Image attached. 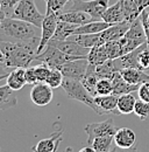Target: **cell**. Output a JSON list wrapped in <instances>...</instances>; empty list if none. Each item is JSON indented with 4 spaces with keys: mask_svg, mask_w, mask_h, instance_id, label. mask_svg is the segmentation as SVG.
<instances>
[{
    "mask_svg": "<svg viewBox=\"0 0 149 152\" xmlns=\"http://www.w3.org/2000/svg\"><path fill=\"white\" fill-rule=\"evenodd\" d=\"M40 28L33 23L13 17H4L0 19V41L2 42H30L41 41L38 35Z\"/></svg>",
    "mask_w": 149,
    "mask_h": 152,
    "instance_id": "cell-1",
    "label": "cell"
},
{
    "mask_svg": "<svg viewBox=\"0 0 149 152\" xmlns=\"http://www.w3.org/2000/svg\"><path fill=\"white\" fill-rule=\"evenodd\" d=\"M40 41L30 42H2L0 41V50L6 57L7 66L12 69L28 68L37 55Z\"/></svg>",
    "mask_w": 149,
    "mask_h": 152,
    "instance_id": "cell-2",
    "label": "cell"
},
{
    "mask_svg": "<svg viewBox=\"0 0 149 152\" xmlns=\"http://www.w3.org/2000/svg\"><path fill=\"white\" fill-rule=\"evenodd\" d=\"M62 88L65 91V94L68 97H70L71 99L78 101L84 103L85 105H88L89 108H91L95 114L104 115L103 111L98 108V105L94 102V97H93L84 87V84L82 83V81L79 80H74V78H64L63 83H62Z\"/></svg>",
    "mask_w": 149,
    "mask_h": 152,
    "instance_id": "cell-3",
    "label": "cell"
},
{
    "mask_svg": "<svg viewBox=\"0 0 149 152\" xmlns=\"http://www.w3.org/2000/svg\"><path fill=\"white\" fill-rule=\"evenodd\" d=\"M119 42H120V46H121L124 54L129 53V52L139 48L140 46H142L143 43L147 42L146 33H145L140 17L130 23L128 31L126 32V34L122 38L119 39Z\"/></svg>",
    "mask_w": 149,
    "mask_h": 152,
    "instance_id": "cell-4",
    "label": "cell"
},
{
    "mask_svg": "<svg viewBox=\"0 0 149 152\" xmlns=\"http://www.w3.org/2000/svg\"><path fill=\"white\" fill-rule=\"evenodd\" d=\"M110 0H70L64 11H83L93 20H101L104 12L108 8Z\"/></svg>",
    "mask_w": 149,
    "mask_h": 152,
    "instance_id": "cell-5",
    "label": "cell"
},
{
    "mask_svg": "<svg viewBox=\"0 0 149 152\" xmlns=\"http://www.w3.org/2000/svg\"><path fill=\"white\" fill-rule=\"evenodd\" d=\"M78 58H84V56H74V55H69L62 50H59L58 48H56L55 46L51 45H47V47L43 49V52L41 54L36 55L35 61H40V63H44L47 64L49 68L51 69H61V67L72 60H78Z\"/></svg>",
    "mask_w": 149,
    "mask_h": 152,
    "instance_id": "cell-6",
    "label": "cell"
},
{
    "mask_svg": "<svg viewBox=\"0 0 149 152\" xmlns=\"http://www.w3.org/2000/svg\"><path fill=\"white\" fill-rule=\"evenodd\" d=\"M12 17L15 19L23 20L26 22L33 23L38 28H41L43 19H44V15L40 13L34 0H20L13 11Z\"/></svg>",
    "mask_w": 149,
    "mask_h": 152,
    "instance_id": "cell-7",
    "label": "cell"
},
{
    "mask_svg": "<svg viewBox=\"0 0 149 152\" xmlns=\"http://www.w3.org/2000/svg\"><path fill=\"white\" fill-rule=\"evenodd\" d=\"M116 128L114 124L113 118H108L104 122H95L86 124L84 128V131L88 134V145L91 144L95 137L100 136H114L116 132Z\"/></svg>",
    "mask_w": 149,
    "mask_h": 152,
    "instance_id": "cell-8",
    "label": "cell"
},
{
    "mask_svg": "<svg viewBox=\"0 0 149 152\" xmlns=\"http://www.w3.org/2000/svg\"><path fill=\"white\" fill-rule=\"evenodd\" d=\"M58 21H59L58 14H56V13H46L43 22H42V26H41V41H40V45H38L37 55L43 52V49L47 47L49 40L54 37Z\"/></svg>",
    "mask_w": 149,
    "mask_h": 152,
    "instance_id": "cell-9",
    "label": "cell"
},
{
    "mask_svg": "<svg viewBox=\"0 0 149 152\" xmlns=\"http://www.w3.org/2000/svg\"><path fill=\"white\" fill-rule=\"evenodd\" d=\"M88 67H89L88 57H84V58L72 60V61L64 63L59 70L63 74L64 78H74V80L82 81L86 74Z\"/></svg>",
    "mask_w": 149,
    "mask_h": 152,
    "instance_id": "cell-10",
    "label": "cell"
},
{
    "mask_svg": "<svg viewBox=\"0 0 149 152\" xmlns=\"http://www.w3.org/2000/svg\"><path fill=\"white\" fill-rule=\"evenodd\" d=\"M53 88L46 82H40L33 86L30 90V99L37 107H46L53 101Z\"/></svg>",
    "mask_w": 149,
    "mask_h": 152,
    "instance_id": "cell-11",
    "label": "cell"
},
{
    "mask_svg": "<svg viewBox=\"0 0 149 152\" xmlns=\"http://www.w3.org/2000/svg\"><path fill=\"white\" fill-rule=\"evenodd\" d=\"M48 45L55 46L59 50H62L69 55H74V56L88 57V54L90 52L89 48H85V47L78 45L77 42H74L72 40H69V39H67V40H49Z\"/></svg>",
    "mask_w": 149,
    "mask_h": 152,
    "instance_id": "cell-12",
    "label": "cell"
},
{
    "mask_svg": "<svg viewBox=\"0 0 149 152\" xmlns=\"http://www.w3.org/2000/svg\"><path fill=\"white\" fill-rule=\"evenodd\" d=\"M130 27V22L128 21H121L118 23H114L110 26L108 28H106L105 31H103L100 33V40L101 43H106L108 41H114V40H119L121 39L126 32L128 31Z\"/></svg>",
    "mask_w": 149,
    "mask_h": 152,
    "instance_id": "cell-13",
    "label": "cell"
},
{
    "mask_svg": "<svg viewBox=\"0 0 149 152\" xmlns=\"http://www.w3.org/2000/svg\"><path fill=\"white\" fill-rule=\"evenodd\" d=\"M118 98L119 96L110 94L104 96H95L94 102L98 105V108L103 111L104 115H121L118 110Z\"/></svg>",
    "mask_w": 149,
    "mask_h": 152,
    "instance_id": "cell-14",
    "label": "cell"
},
{
    "mask_svg": "<svg viewBox=\"0 0 149 152\" xmlns=\"http://www.w3.org/2000/svg\"><path fill=\"white\" fill-rule=\"evenodd\" d=\"M62 142V128H58L56 131L50 134V137L41 139L35 146L32 148L33 152H53Z\"/></svg>",
    "mask_w": 149,
    "mask_h": 152,
    "instance_id": "cell-15",
    "label": "cell"
},
{
    "mask_svg": "<svg viewBox=\"0 0 149 152\" xmlns=\"http://www.w3.org/2000/svg\"><path fill=\"white\" fill-rule=\"evenodd\" d=\"M135 142H136V134L129 128H120L114 134L115 146L120 149H130L135 146Z\"/></svg>",
    "mask_w": 149,
    "mask_h": 152,
    "instance_id": "cell-16",
    "label": "cell"
},
{
    "mask_svg": "<svg viewBox=\"0 0 149 152\" xmlns=\"http://www.w3.org/2000/svg\"><path fill=\"white\" fill-rule=\"evenodd\" d=\"M58 19L61 21H65L72 25H85L93 21L91 15H89L88 13L83 12V11H62L58 14Z\"/></svg>",
    "mask_w": 149,
    "mask_h": 152,
    "instance_id": "cell-17",
    "label": "cell"
},
{
    "mask_svg": "<svg viewBox=\"0 0 149 152\" xmlns=\"http://www.w3.org/2000/svg\"><path fill=\"white\" fill-rule=\"evenodd\" d=\"M111 80H112V84H113V94L116 96L137 91L139 88H140V86H141V84H130L128 82H126L122 78V76L120 75V72L115 73Z\"/></svg>",
    "mask_w": 149,
    "mask_h": 152,
    "instance_id": "cell-18",
    "label": "cell"
},
{
    "mask_svg": "<svg viewBox=\"0 0 149 152\" xmlns=\"http://www.w3.org/2000/svg\"><path fill=\"white\" fill-rule=\"evenodd\" d=\"M120 75L130 84H142L145 82H149V75L139 68H125L120 70Z\"/></svg>",
    "mask_w": 149,
    "mask_h": 152,
    "instance_id": "cell-19",
    "label": "cell"
},
{
    "mask_svg": "<svg viewBox=\"0 0 149 152\" xmlns=\"http://www.w3.org/2000/svg\"><path fill=\"white\" fill-rule=\"evenodd\" d=\"M110 26H112V23L106 22L104 20H93L89 23L77 26L74 35H76V34H97V33H101L103 31H105Z\"/></svg>",
    "mask_w": 149,
    "mask_h": 152,
    "instance_id": "cell-20",
    "label": "cell"
},
{
    "mask_svg": "<svg viewBox=\"0 0 149 152\" xmlns=\"http://www.w3.org/2000/svg\"><path fill=\"white\" fill-rule=\"evenodd\" d=\"M7 86L13 90H20L27 84L26 68H15L6 77Z\"/></svg>",
    "mask_w": 149,
    "mask_h": 152,
    "instance_id": "cell-21",
    "label": "cell"
},
{
    "mask_svg": "<svg viewBox=\"0 0 149 152\" xmlns=\"http://www.w3.org/2000/svg\"><path fill=\"white\" fill-rule=\"evenodd\" d=\"M17 104H18V99L13 93V89H11L7 84L0 87V110H7L14 108Z\"/></svg>",
    "mask_w": 149,
    "mask_h": 152,
    "instance_id": "cell-22",
    "label": "cell"
},
{
    "mask_svg": "<svg viewBox=\"0 0 149 152\" xmlns=\"http://www.w3.org/2000/svg\"><path fill=\"white\" fill-rule=\"evenodd\" d=\"M101 20H104L106 22H110L112 25L118 23V22H121V21H125L120 0H118L113 6H108V8L104 12Z\"/></svg>",
    "mask_w": 149,
    "mask_h": 152,
    "instance_id": "cell-23",
    "label": "cell"
},
{
    "mask_svg": "<svg viewBox=\"0 0 149 152\" xmlns=\"http://www.w3.org/2000/svg\"><path fill=\"white\" fill-rule=\"evenodd\" d=\"M108 60L110 58H108L106 48H105V43L92 47L90 49L89 54H88V61H89L90 64H93V66L101 64V63H104Z\"/></svg>",
    "mask_w": 149,
    "mask_h": 152,
    "instance_id": "cell-24",
    "label": "cell"
},
{
    "mask_svg": "<svg viewBox=\"0 0 149 152\" xmlns=\"http://www.w3.org/2000/svg\"><path fill=\"white\" fill-rule=\"evenodd\" d=\"M69 40H72L74 42H77L78 45L91 49L94 46L98 45H103L101 40H100V33L97 34H76V35H71Z\"/></svg>",
    "mask_w": 149,
    "mask_h": 152,
    "instance_id": "cell-25",
    "label": "cell"
},
{
    "mask_svg": "<svg viewBox=\"0 0 149 152\" xmlns=\"http://www.w3.org/2000/svg\"><path fill=\"white\" fill-rule=\"evenodd\" d=\"M120 4H121L125 21H128L132 23L134 20L137 19L141 15V12L134 0H120Z\"/></svg>",
    "mask_w": 149,
    "mask_h": 152,
    "instance_id": "cell-26",
    "label": "cell"
},
{
    "mask_svg": "<svg viewBox=\"0 0 149 152\" xmlns=\"http://www.w3.org/2000/svg\"><path fill=\"white\" fill-rule=\"evenodd\" d=\"M136 103V98L133 93L120 95L118 98V110L121 115H129L134 113V107Z\"/></svg>",
    "mask_w": 149,
    "mask_h": 152,
    "instance_id": "cell-27",
    "label": "cell"
},
{
    "mask_svg": "<svg viewBox=\"0 0 149 152\" xmlns=\"http://www.w3.org/2000/svg\"><path fill=\"white\" fill-rule=\"evenodd\" d=\"M76 28H77V25H72V23L59 20L56 27L55 34L50 40H67L71 35H74Z\"/></svg>",
    "mask_w": 149,
    "mask_h": 152,
    "instance_id": "cell-28",
    "label": "cell"
},
{
    "mask_svg": "<svg viewBox=\"0 0 149 152\" xmlns=\"http://www.w3.org/2000/svg\"><path fill=\"white\" fill-rule=\"evenodd\" d=\"M95 73L99 76V78H112L115 73H118L114 60H108L101 64L95 66Z\"/></svg>",
    "mask_w": 149,
    "mask_h": 152,
    "instance_id": "cell-29",
    "label": "cell"
},
{
    "mask_svg": "<svg viewBox=\"0 0 149 152\" xmlns=\"http://www.w3.org/2000/svg\"><path fill=\"white\" fill-rule=\"evenodd\" d=\"M114 140V136H100L95 137L91 142L90 146H92L97 152H108L111 151L112 142Z\"/></svg>",
    "mask_w": 149,
    "mask_h": 152,
    "instance_id": "cell-30",
    "label": "cell"
},
{
    "mask_svg": "<svg viewBox=\"0 0 149 152\" xmlns=\"http://www.w3.org/2000/svg\"><path fill=\"white\" fill-rule=\"evenodd\" d=\"M113 94V84L111 78H99L95 84V96Z\"/></svg>",
    "mask_w": 149,
    "mask_h": 152,
    "instance_id": "cell-31",
    "label": "cell"
},
{
    "mask_svg": "<svg viewBox=\"0 0 149 152\" xmlns=\"http://www.w3.org/2000/svg\"><path fill=\"white\" fill-rule=\"evenodd\" d=\"M105 48H106V52H107V55H108L110 60H114V58H118V57L124 55L119 40L106 42L105 43Z\"/></svg>",
    "mask_w": 149,
    "mask_h": 152,
    "instance_id": "cell-32",
    "label": "cell"
},
{
    "mask_svg": "<svg viewBox=\"0 0 149 152\" xmlns=\"http://www.w3.org/2000/svg\"><path fill=\"white\" fill-rule=\"evenodd\" d=\"M63 80H64V76L61 73V70L58 69H51L50 70V74L48 76L46 83L51 87L53 89L58 88V87H62V83H63Z\"/></svg>",
    "mask_w": 149,
    "mask_h": 152,
    "instance_id": "cell-33",
    "label": "cell"
},
{
    "mask_svg": "<svg viewBox=\"0 0 149 152\" xmlns=\"http://www.w3.org/2000/svg\"><path fill=\"white\" fill-rule=\"evenodd\" d=\"M70 0H47V12L46 13H56L59 14L64 11L65 6Z\"/></svg>",
    "mask_w": 149,
    "mask_h": 152,
    "instance_id": "cell-34",
    "label": "cell"
},
{
    "mask_svg": "<svg viewBox=\"0 0 149 152\" xmlns=\"http://www.w3.org/2000/svg\"><path fill=\"white\" fill-rule=\"evenodd\" d=\"M134 114L136 115L141 121H146L149 117V103L142 99L136 101L134 107Z\"/></svg>",
    "mask_w": 149,
    "mask_h": 152,
    "instance_id": "cell-35",
    "label": "cell"
},
{
    "mask_svg": "<svg viewBox=\"0 0 149 152\" xmlns=\"http://www.w3.org/2000/svg\"><path fill=\"white\" fill-rule=\"evenodd\" d=\"M35 68V74H36V78H37V82H46L48 76L50 74V70L51 68H49L47 64L44 63H40L34 67Z\"/></svg>",
    "mask_w": 149,
    "mask_h": 152,
    "instance_id": "cell-36",
    "label": "cell"
},
{
    "mask_svg": "<svg viewBox=\"0 0 149 152\" xmlns=\"http://www.w3.org/2000/svg\"><path fill=\"white\" fill-rule=\"evenodd\" d=\"M20 0H0V5H1V11L5 13L6 17H12L13 11L15 8V6L19 4Z\"/></svg>",
    "mask_w": 149,
    "mask_h": 152,
    "instance_id": "cell-37",
    "label": "cell"
},
{
    "mask_svg": "<svg viewBox=\"0 0 149 152\" xmlns=\"http://www.w3.org/2000/svg\"><path fill=\"white\" fill-rule=\"evenodd\" d=\"M139 64L142 70L149 69V46L145 47L139 54Z\"/></svg>",
    "mask_w": 149,
    "mask_h": 152,
    "instance_id": "cell-38",
    "label": "cell"
},
{
    "mask_svg": "<svg viewBox=\"0 0 149 152\" xmlns=\"http://www.w3.org/2000/svg\"><path fill=\"white\" fill-rule=\"evenodd\" d=\"M137 94H139L140 99L149 103V82H145L140 86V88L137 90Z\"/></svg>",
    "mask_w": 149,
    "mask_h": 152,
    "instance_id": "cell-39",
    "label": "cell"
},
{
    "mask_svg": "<svg viewBox=\"0 0 149 152\" xmlns=\"http://www.w3.org/2000/svg\"><path fill=\"white\" fill-rule=\"evenodd\" d=\"M26 80H27V84H36L38 83L35 74V68L34 67H28L26 68Z\"/></svg>",
    "mask_w": 149,
    "mask_h": 152,
    "instance_id": "cell-40",
    "label": "cell"
},
{
    "mask_svg": "<svg viewBox=\"0 0 149 152\" xmlns=\"http://www.w3.org/2000/svg\"><path fill=\"white\" fill-rule=\"evenodd\" d=\"M12 70H13V69L7 66L6 57L4 55V53L0 50V75H8Z\"/></svg>",
    "mask_w": 149,
    "mask_h": 152,
    "instance_id": "cell-41",
    "label": "cell"
},
{
    "mask_svg": "<svg viewBox=\"0 0 149 152\" xmlns=\"http://www.w3.org/2000/svg\"><path fill=\"white\" fill-rule=\"evenodd\" d=\"M147 15H148V12L145 10V11L141 13L140 18H141V22H142V26H143V29H145V33H146L147 43H148V46H149V21H148V19H147Z\"/></svg>",
    "mask_w": 149,
    "mask_h": 152,
    "instance_id": "cell-42",
    "label": "cell"
},
{
    "mask_svg": "<svg viewBox=\"0 0 149 152\" xmlns=\"http://www.w3.org/2000/svg\"><path fill=\"white\" fill-rule=\"evenodd\" d=\"M134 1L137 5V7H139V10H140L141 13L149 7V0H134Z\"/></svg>",
    "mask_w": 149,
    "mask_h": 152,
    "instance_id": "cell-43",
    "label": "cell"
},
{
    "mask_svg": "<svg viewBox=\"0 0 149 152\" xmlns=\"http://www.w3.org/2000/svg\"><path fill=\"white\" fill-rule=\"evenodd\" d=\"M118 148V146H116ZM116 152H140L135 146H133V148H130V149H120V148H118L116 149Z\"/></svg>",
    "mask_w": 149,
    "mask_h": 152,
    "instance_id": "cell-44",
    "label": "cell"
},
{
    "mask_svg": "<svg viewBox=\"0 0 149 152\" xmlns=\"http://www.w3.org/2000/svg\"><path fill=\"white\" fill-rule=\"evenodd\" d=\"M78 152H97V151L93 149L92 146L89 145V146H84V148H82Z\"/></svg>",
    "mask_w": 149,
    "mask_h": 152,
    "instance_id": "cell-45",
    "label": "cell"
},
{
    "mask_svg": "<svg viewBox=\"0 0 149 152\" xmlns=\"http://www.w3.org/2000/svg\"><path fill=\"white\" fill-rule=\"evenodd\" d=\"M4 17H6V15H5V13L1 11V5H0V19H1V18H4Z\"/></svg>",
    "mask_w": 149,
    "mask_h": 152,
    "instance_id": "cell-46",
    "label": "cell"
},
{
    "mask_svg": "<svg viewBox=\"0 0 149 152\" xmlns=\"http://www.w3.org/2000/svg\"><path fill=\"white\" fill-rule=\"evenodd\" d=\"M64 152H74V150H72V148H67Z\"/></svg>",
    "mask_w": 149,
    "mask_h": 152,
    "instance_id": "cell-47",
    "label": "cell"
},
{
    "mask_svg": "<svg viewBox=\"0 0 149 152\" xmlns=\"http://www.w3.org/2000/svg\"><path fill=\"white\" fill-rule=\"evenodd\" d=\"M59 144H61V143H59ZM59 144H57V146H56L55 150H54L53 152H58V148H59Z\"/></svg>",
    "mask_w": 149,
    "mask_h": 152,
    "instance_id": "cell-48",
    "label": "cell"
},
{
    "mask_svg": "<svg viewBox=\"0 0 149 152\" xmlns=\"http://www.w3.org/2000/svg\"><path fill=\"white\" fill-rule=\"evenodd\" d=\"M116 149H118V148L115 146V148H113V149H112L111 151H108V152H116Z\"/></svg>",
    "mask_w": 149,
    "mask_h": 152,
    "instance_id": "cell-49",
    "label": "cell"
},
{
    "mask_svg": "<svg viewBox=\"0 0 149 152\" xmlns=\"http://www.w3.org/2000/svg\"><path fill=\"white\" fill-rule=\"evenodd\" d=\"M7 77V75H0V81L2 80V78H6Z\"/></svg>",
    "mask_w": 149,
    "mask_h": 152,
    "instance_id": "cell-50",
    "label": "cell"
},
{
    "mask_svg": "<svg viewBox=\"0 0 149 152\" xmlns=\"http://www.w3.org/2000/svg\"><path fill=\"white\" fill-rule=\"evenodd\" d=\"M147 19H148V21H149V12H148V15H147Z\"/></svg>",
    "mask_w": 149,
    "mask_h": 152,
    "instance_id": "cell-51",
    "label": "cell"
},
{
    "mask_svg": "<svg viewBox=\"0 0 149 152\" xmlns=\"http://www.w3.org/2000/svg\"><path fill=\"white\" fill-rule=\"evenodd\" d=\"M46 1H47V0H46Z\"/></svg>",
    "mask_w": 149,
    "mask_h": 152,
    "instance_id": "cell-52",
    "label": "cell"
}]
</instances>
